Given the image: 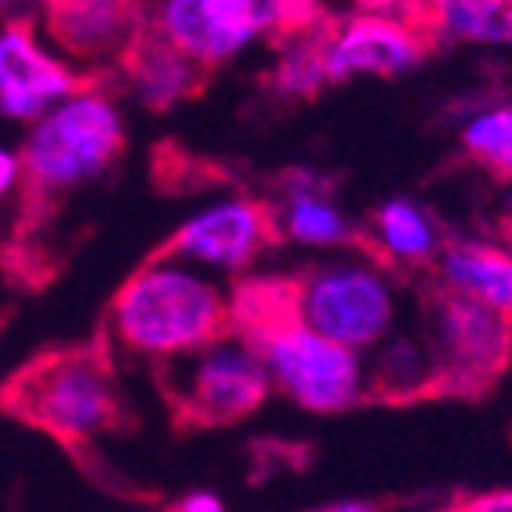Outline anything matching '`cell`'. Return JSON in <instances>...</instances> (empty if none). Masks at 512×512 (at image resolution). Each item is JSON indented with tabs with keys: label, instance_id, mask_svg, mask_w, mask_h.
<instances>
[{
	"label": "cell",
	"instance_id": "1",
	"mask_svg": "<svg viewBox=\"0 0 512 512\" xmlns=\"http://www.w3.org/2000/svg\"><path fill=\"white\" fill-rule=\"evenodd\" d=\"M228 310L232 335L260 356L271 388L306 413H345L367 395L360 356L296 317L292 278H246L228 299Z\"/></svg>",
	"mask_w": 512,
	"mask_h": 512
},
{
	"label": "cell",
	"instance_id": "23",
	"mask_svg": "<svg viewBox=\"0 0 512 512\" xmlns=\"http://www.w3.org/2000/svg\"><path fill=\"white\" fill-rule=\"evenodd\" d=\"M313 512H381L377 502H335V505H324V509H313Z\"/></svg>",
	"mask_w": 512,
	"mask_h": 512
},
{
	"label": "cell",
	"instance_id": "4",
	"mask_svg": "<svg viewBox=\"0 0 512 512\" xmlns=\"http://www.w3.org/2000/svg\"><path fill=\"white\" fill-rule=\"evenodd\" d=\"M4 406L61 441H93L121 424L111 367L93 349H68L29 363L4 388Z\"/></svg>",
	"mask_w": 512,
	"mask_h": 512
},
{
	"label": "cell",
	"instance_id": "20",
	"mask_svg": "<svg viewBox=\"0 0 512 512\" xmlns=\"http://www.w3.org/2000/svg\"><path fill=\"white\" fill-rule=\"evenodd\" d=\"M448 512H512V488L484 491V495L459 498V502L445 505Z\"/></svg>",
	"mask_w": 512,
	"mask_h": 512
},
{
	"label": "cell",
	"instance_id": "24",
	"mask_svg": "<svg viewBox=\"0 0 512 512\" xmlns=\"http://www.w3.org/2000/svg\"><path fill=\"white\" fill-rule=\"evenodd\" d=\"M502 235L509 239V246H512V200H509V207H505V214H502Z\"/></svg>",
	"mask_w": 512,
	"mask_h": 512
},
{
	"label": "cell",
	"instance_id": "13",
	"mask_svg": "<svg viewBox=\"0 0 512 512\" xmlns=\"http://www.w3.org/2000/svg\"><path fill=\"white\" fill-rule=\"evenodd\" d=\"M125 72L128 86L136 93V100L150 111H171L175 104H182L185 96H192L200 89V72L185 54H178L164 36L146 25V32L132 43L125 57L118 64Z\"/></svg>",
	"mask_w": 512,
	"mask_h": 512
},
{
	"label": "cell",
	"instance_id": "15",
	"mask_svg": "<svg viewBox=\"0 0 512 512\" xmlns=\"http://www.w3.org/2000/svg\"><path fill=\"white\" fill-rule=\"evenodd\" d=\"M271 210H274V224H278L281 232L288 239L303 242V246H342V242H352V235H356L349 217L331 200H324L317 192V185L306 175L292 178L281 203Z\"/></svg>",
	"mask_w": 512,
	"mask_h": 512
},
{
	"label": "cell",
	"instance_id": "8",
	"mask_svg": "<svg viewBox=\"0 0 512 512\" xmlns=\"http://www.w3.org/2000/svg\"><path fill=\"white\" fill-rule=\"evenodd\" d=\"M292 278L296 317L349 352H367L395 324V296L381 271L367 264H320Z\"/></svg>",
	"mask_w": 512,
	"mask_h": 512
},
{
	"label": "cell",
	"instance_id": "22",
	"mask_svg": "<svg viewBox=\"0 0 512 512\" xmlns=\"http://www.w3.org/2000/svg\"><path fill=\"white\" fill-rule=\"evenodd\" d=\"M175 512H224V502L210 491H192L175 505Z\"/></svg>",
	"mask_w": 512,
	"mask_h": 512
},
{
	"label": "cell",
	"instance_id": "17",
	"mask_svg": "<svg viewBox=\"0 0 512 512\" xmlns=\"http://www.w3.org/2000/svg\"><path fill=\"white\" fill-rule=\"evenodd\" d=\"M374 228H377V235H381V249L384 253H392L395 260L427 264V260L438 253V239H434L431 221H427L409 200L381 203Z\"/></svg>",
	"mask_w": 512,
	"mask_h": 512
},
{
	"label": "cell",
	"instance_id": "18",
	"mask_svg": "<svg viewBox=\"0 0 512 512\" xmlns=\"http://www.w3.org/2000/svg\"><path fill=\"white\" fill-rule=\"evenodd\" d=\"M274 82L281 93L292 96H313L324 79V36H296L288 40V47L281 50L278 68H274Z\"/></svg>",
	"mask_w": 512,
	"mask_h": 512
},
{
	"label": "cell",
	"instance_id": "6",
	"mask_svg": "<svg viewBox=\"0 0 512 512\" xmlns=\"http://www.w3.org/2000/svg\"><path fill=\"white\" fill-rule=\"evenodd\" d=\"M434 399H480L512 363V317L441 288L427 328Z\"/></svg>",
	"mask_w": 512,
	"mask_h": 512
},
{
	"label": "cell",
	"instance_id": "12",
	"mask_svg": "<svg viewBox=\"0 0 512 512\" xmlns=\"http://www.w3.org/2000/svg\"><path fill=\"white\" fill-rule=\"evenodd\" d=\"M424 57L413 29L381 15L352 18L338 32H324V79L345 82L352 75H402Z\"/></svg>",
	"mask_w": 512,
	"mask_h": 512
},
{
	"label": "cell",
	"instance_id": "9",
	"mask_svg": "<svg viewBox=\"0 0 512 512\" xmlns=\"http://www.w3.org/2000/svg\"><path fill=\"white\" fill-rule=\"evenodd\" d=\"M43 43L79 72V64H121L150 25L143 0H36Z\"/></svg>",
	"mask_w": 512,
	"mask_h": 512
},
{
	"label": "cell",
	"instance_id": "3",
	"mask_svg": "<svg viewBox=\"0 0 512 512\" xmlns=\"http://www.w3.org/2000/svg\"><path fill=\"white\" fill-rule=\"evenodd\" d=\"M125 150V114L100 86H79L25 132L18 150L25 196L57 200L104 178Z\"/></svg>",
	"mask_w": 512,
	"mask_h": 512
},
{
	"label": "cell",
	"instance_id": "26",
	"mask_svg": "<svg viewBox=\"0 0 512 512\" xmlns=\"http://www.w3.org/2000/svg\"><path fill=\"white\" fill-rule=\"evenodd\" d=\"M434 512H448V509H445V505H441V509H434Z\"/></svg>",
	"mask_w": 512,
	"mask_h": 512
},
{
	"label": "cell",
	"instance_id": "2",
	"mask_svg": "<svg viewBox=\"0 0 512 512\" xmlns=\"http://www.w3.org/2000/svg\"><path fill=\"white\" fill-rule=\"evenodd\" d=\"M224 335H232V310L221 288L196 267L164 256L139 267L111 303V338L157 367Z\"/></svg>",
	"mask_w": 512,
	"mask_h": 512
},
{
	"label": "cell",
	"instance_id": "14",
	"mask_svg": "<svg viewBox=\"0 0 512 512\" xmlns=\"http://www.w3.org/2000/svg\"><path fill=\"white\" fill-rule=\"evenodd\" d=\"M441 288L459 299L512 317V253L491 242H452L441 253Z\"/></svg>",
	"mask_w": 512,
	"mask_h": 512
},
{
	"label": "cell",
	"instance_id": "19",
	"mask_svg": "<svg viewBox=\"0 0 512 512\" xmlns=\"http://www.w3.org/2000/svg\"><path fill=\"white\" fill-rule=\"evenodd\" d=\"M463 143L480 164H488L498 178L512 175V107H498L473 118L463 132Z\"/></svg>",
	"mask_w": 512,
	"mask_h": 512
},
{
	"label": "cell",
	"instance_id": "16",
	"mask_svg": "<svg viewBox=\"0 0 512 512\" xmlns=\"http://www.w3.org/2000/svg\"><path fill=\"white\" fill-rule=\"evenodd\" d=\"M431 25L456 40L512 43V0H431Z\"/></svg>",
	"mask_w": 512,
	"mask_h": 512
},
{
	"label": "cell",
	"instance_id": "10",
	"mask_svg": "<svg viewBox=\"0 0 512 512\" xmlns=\"http://www.w3.org/2000/svg\"><path fill=\"white\" fill-rule=\"evenodd\" d=\"M278 239L274 210L249 196L217 200L192 214L160 249L164 260L214 271H242Z\"/></svg>",
	"mask_w": 512,
	"mask_h": 512
},
{
	"label": "cell",
	"instance_id": "25",
	"mask_svg": "<svg viewBox=\"0 0 512 512\" xmlns=\"http://www.w3.org/2000/svg\"><path fill=\"white\" fill-rule=\"evenodd\" d=\"M15 4H22V0H0V11H8V8H15Z\"/></svg>",
	"mask_w": 512,
	"mask_h": 512
},
{
	"label": "cell",
	"instance_id": "21",
	"mask_svg": "<svg viewBox=\"0 0 512 512\" xmlns=\"http://www.w3.org/2000/svg\"><path fill=\"white\" fill-rule=\"evenodd\" d=\"M22 185V164L15 150H0V200Z\"/></svg>",
	"mask_w": 512,
	"mask_h": 512
},
{
	"label": "cell",
	"instance_id": "5",
	"mask_svg": "<svg viewBox=\"0 0 512 512\" xmlns=\"http://www.w3.org/2000/svg\"><path fill=\"white\" fill-rule=\"evenodd\" d=\"M313 18L317 0H160L150 29L196 68H214L260 40H292Z\"/></svg>",
	"mask_w": 512,
	"mask_h": 512
},
{
	"label": "cell",
	"instance_id": "11",
	"mask_svg": "<svg viewBox=\"0 0 512 512\" xmlns=\"http://www.w3.org/2000/svg\"><path fill=\"white\" fill-rule=\"evenodd\" d=\"M82 75L43 43L32 18H8L0 25V114L32 125L57 100L72 96Z\"/></svg>",
	"mask_w": 512,
	"mask_h": 512
},
{
	"label": "cell",
	"instance_id": "7",
	"mask_svg": "<svg viewBox=\"0 0 512 512\" xmlns=\"http://www.w3.org/2000/svg\"><path fill=\"white\" fill-rule=\"evenodd\" d=\"M264 363L239 335L164 363V395L185 427H232L271 399Z\"/></svg>",
	"mask_w": 512,
	"mask_h": 512
}]
</instances>
